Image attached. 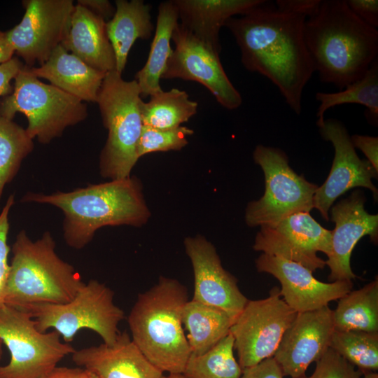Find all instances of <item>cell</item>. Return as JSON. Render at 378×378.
<instances>
[{
	"mask_svg": "<svg viewBox=\"0 0 378 378\" xmlns=\"http://www.w3.org/2000/svg\"><path fill=\"white\" fill-rule=\"evenodd\" d=\"M360 378H378V374L375 372H367L363 373Z\"/></svg>",
	"mask_w": 378,
	"mask_h": 378,
	"instance_id": "ee69618b",
	"label": "cell"
},
{
	"mask_svg": "<svg viewBox=\"0 0 378 378\" xmlns=\"http://www.w3.org/2000/svg\"><path fill=\"white\" fill-rule=\"evenodd\" d=\"M194 131L185 126L172 129H158L143 125L137 146L139 159L150 153L179 150L188 141L187 136Z\"/></svg>",
	"mask_w": 378,
	"mask_h": 378,
	"instance_id": "d6a6232c",
	"label": "cell"
},
{
	"mask_svg": "<svg viewBox=\"0 0 378 378\" xmlns=\"http://www.w3.org/2000/svg\"><path fill=\"white\" fill-rule=\"evenodd\" d=\"M15 52L8 42L6 31L0 30V64L6 63L10 60Z\"/></svg>",
	"mask_w": 378,
	"mask_h": 378,
	"instance_id": "7bdbcfd3",
	"label": "cell"
},
{
	"mask_svg": "<svg viewBox=\"0 0 378 378\" xmlns=\"http://www.w3.org/2000/svg\"><path fill=\"white\" fill-rule=\"evenodd\" d=\"M197 106L184 90H162L151 95L148 102H141L143 125L163 130L178 127L197 113Z\"/></svg>",
	"mask_w": 378,
	"mask_h": 378,
	"instance_id": "83f0119b",
	"label": "cell"
},
{
	"mask_svg": "<svg viewBox=\"0 0 378 378\" xmlns=\"http://www.w3.org/2000/svg\"><path fill=\"white\" fill-rule=\"evenodd\" d=\"M22 5L20 22L6 34L26 66H41L65 38L75 5L72 0H24Z\"/></svg>",
	"mask_w": 378,
	"mask_h": 378,
	"instance_id": "7c38bea8",
	"label": "cell"
},
{
	"mask_svg": "<svg viewBox=\"0 0 378 378\" xmlns=\"http://www.w3.org/2000/svg\"><path fill=\"white\" fill-rule=\"evenodd\" d=\"M34 149L33 139L13 120L0 116V200L5 186Z\"/></svg>",
	"mask_w": 378,
	"mask_h": 378,
	"instance_id": "4dcf8cb0",
	"label": "cell"
},
{
	"mask_svg": "<svg viewBox=\"0 0 378 378\" xmlns=\"http://www.w3.org/2000/svg\"><path fill=\"white\" fill-rule=\"evenodd\" d=\"M351 141L356 148L360 149L367 160L378 172V138L366 135L354 134Z\"/></svg>",
	"mask_w": 378,
	"mask_h": 378,
	"instance_id": "74e56055",
	"label": "cell"
},
{
	"mask_svg": "<svg viewBox=\"0 0 378 378\" xmlns=\"http://www.w3.org/2000/svg\"><path fill=\"white\" fill-rule=\"evenodd\" d=\"M113 296L109 287L90 279L68 302L35 304L24 311L32 316L38 330L52 328L66 343L72 342L80 330L88 329L111 345L120 332L118 324L125 318L123 310L114 304Z\"/></svg>",
	"mask_w": 378,
	"mask_h": 378,
	"instance_id": "ba28073f",
	"label": "cell"
},
{
	"mask_svg": "<svg viewBox=\"0 0 378 378\" xmlns=\"http://www.w3.org/2000/svg\"><path fill=\"white\" fill-rule=\"evenodd\" d=\"M232 321L223 310L192 300L182 312V323L191 354H202L230 333Z\"/></svg>",
	"mask_w": 378,
	"mask_h": 378,
	"instance_id": "484cf974",
	"label": "cell"
},
{
	"mask_svg": "<svg viewBox=\"0 0 378 378\" xmlns=\"http://www.w3.org/2000/svg\"><path fill=\"white\" fill-rule=\"evenodd\" d=\"M113 17L106 22V32L115 58V71L122 74L130 49L138 38L147 39L154 27L151 6L142 0H116Z\"/></svg>",
	"mask_w": 378,
	"mask_h": 378,
	"instance_id": "cb8c5ba5",
	"label": "cell"
},
{
	"mask_svg": "<svg viewBox=\"0 0 378 378\" xmlns=\"http://www.w3.org/2000/svg\"><path fill=\"white\" fill-rule=\"evenodd\" d=\"M172 41L175 48L162 78H181L197 82L207 88L226 109L234 110L241 105V96L228 78L219 53L179 22L173 31Z\"/></svg>",
	"mask_w": 378,
	"mask_h": 378,
	"instance_id": "4fadbf2b",
	"label": "cell"
},
{
	"mask_svg": "<svg viewBox=\"0 0 378 378\" xmlns=\"http://www.w3.org/2000/svg\"><path fill=\"white\" fill-rule=\"evenodd\" d=\"M50 232L36 240L21 230L12 246L4 304L20 310L71 301L85 284L74 267L56 253Z\"/></svg>",
	"mask_w": 378,
	"mask_h": 378,
	"instance_id": "5b68a950",
	"label": "cell"
},
{
	"mask_svg": "<svg viewBox=\"0 0 378 378\" xmlns=\"http://www.w3.org/2000/svg\"><path fill=\"white\" fill-rule=\"evenodd\" d=\"M29 72L48 80L61 90L88 102H96L105 72L88 65L68 52L61 44L48 60L38 66H29Z\"/></svg>",
	"mask_w": 378,
	"mask_h": 378,
	"instance_id": "603a6c76",
	"label": "cell"
},
{
	"mask_svg": "<svg viewBox=\"0 0 378 378\" xmlns=\"http://www.w3.org/2000/svg\"><path fill=\"white\" fill-rule=\"evenodd\" d=\"M279 289L274 287L265 299L248 300L230 327L242 370L273 357L297 314L281 298Z\"/></svg>",
	"mask_w": 378,
	"mask_h": 378,
	"instance_id": "8fae6325",
	"label": "cell"
},
{
	"mask_svg": "<svg viewBox=\"0 0 378 378\" xmlns=\"http://www.w3.org/2000/svg\"><path fill=\"white\" fill-rule=\"evenodd\" d=\"M2 346H3V343H2V342L0 340V361H1V357H2V354H3Z\"/></svg>",
	"mask_w": 378,
	"mask_h": 378,
	"instance_id": "bcb514c9",
	"label": "cell"
},
{
	"mask_svg": "<svg viewBox=\"0 0 378 378\" xmlns=\"http://www.w3.org/2000/svg\"><path fill=\"white\" fill-rule=\"evenodd\" d=\"M334 331L332 310L328 305L297 313L273 356L284 376L299 378L330 348Z\"/></svg>",
	"mask_w": 378,
	"mask_h": 378,
	"instance_id": "e0dca14e",
	"label": "cell"
},
{
	"mask_svg": "<svg viewBox=\"0 0 378 378\" xmlns=\"http://www.w3.org/2000/svg\"><path fill=\"white\" fill-rule=\"evenodd\" d=\"M23 66L24 64L15 57L0 64V97H6L11 93L13 88L10 82L15 79Z\"/></svg>",
	"mask_w": 378,
	"mask_h": 378,
	"instance_id": "f35d334b",
	"label": "cell"
},
{
	"mask_svg": "<svg viewBox=\"0 0 378 378\" xmlns=\"http://www.w3.org/2000/svg\"><path fill=\"white\" fill-rule=\"evenodd\" d=\"M164 378H184L183 374H167Z\"/></svg>",
	"mask_w": 378,
	"mask_h": 378,
	"instance_id": "f6af8a7d",
	"label": "cell"
},
{
	"mask_svg": "<svg viewBox=\"0 0 378 378\" xmlns=\"http://www.w3.org/2000/svg\"><path fill=\"white\" fill-rule=\"evenodd\" d=\"M264 0H173L179 22L195 37L220 54V28L235 15H242Z\"/></svg>",
	"mask_w": 378,
	"mask_h": 378,
	"instance_id": "44dd1931",
	"label": "cell"
},
{
	"mask_svg": "<svg viewBox=\"0 0 378 378\" xmlns=\"http://www.w3.org/2000/svg\"><path fill=\"white\" fill-rule=\"evenodd\" d=\"M253 157L263 171L265 190L260 200L247 205L245 220L248 226L274 225L293 214L313 209L317 186L290 167L284 151L258 145Z\"/></svg>",
	"mask_w": 378,
	"mask_h": 378,
	"instance_id": "30bf717a",
	"label": "cell"
},
{
	"mask_svg": "<svg viewBox=\"0 0 378 378\" xmlns=\"http://www.w3.org/2000/svg\"><path fill=\"white\" fill-rule=\"evenodd\" d=\"M334 330L378 332V280L351 290L338 300L332 310Z\"/></svg>",
	"mask_w": 378,
	"mask_h": 378,
	"instance_id": "4316f807",
	"label": "cell"
},
{
	"mask_svg": "<svg viewBox=\"0 0 378 378\" xmlns=\"http://www.w3.org/2000/svg\"><path fill=\"white\" fill-rule=\"evenodd\" d=\"M257 270L274 276L281 284L280 295L297 313L316 310L339 300L353 288L351 281L324 283L300 263L262 253L255 260Z\"/></svg>",
	"mask_w": 378,
	"mask_h": 378,
	"instance_id": "ac0fdd59",
	"label": "cell"
},
{
	"mask_svg": "<svg viewBox=\"0 0 378 378\" xmlns=\"http://www.w3.org/2000/svg\"><path fill=\"white\" fill-rule=\"evenodd\" d=\"M141 102L135 80H125L115 70L106 74L96 102L108 131L99 161L102 177L113 180L131 176L139 160L137 146L143 127Z\"/></svg>",
	"mask_w": 378,
	"mask_h": 378,
	"instance_id": "8992f818",
	"label": "cell"
},
{
	"mask_svg": "<svg viewBox=\"0 0 378 378\" xmlns=\"http://www.w3.org/2000/svg\"><path fill=\"white\" fill-rule=\"evenodd\" d=\"M178 20V15L173 1L160 4L155 33L147 61L135 75L141 97H150L162 90L160 81L172 53L170 41Z\"/></svg>",
	"mask_w": 378,
	"mask_h": 378,
	"instance_id": "d4e9b609",
	"label": "cell"
},
{
	"mask_svg": "<svg viewBox=\"0 0 378 378\" xmlns=\"http://www.w3.org/2000/svg\"><path fill=\"white\" fill-rule=\"evenodd\" d=\"M283 372L273 357L242 370L241 378H283Z\"/></svg>",
	"mask_w": 378,
	"mask_h": 378,
	"instance_id": "8d00e7d4",
	"label": "cell"
},
{
	"mask_svg": "<svg viewBox=\"0 0 378 378\" xmlns=\"http://www.w3.org/2000/svg\"><path fill=\"white\" fill-rule=\"evenodd\" d=\"M318 127L322 137L330 141L335 150L330 174L323 184L317 188L313 198V208L328 220V211L334 202L353 188H366L377 200V189L372 178L377 177L378 172L367 160L358 156L351 136L340 121L327 119Z\"/></svg>",
	"mask_w": 378,
	"mask_h": 378,
	"instance_id": "9a60e30c",
	"label": "cell"
},
{
	"mask_svg": "<svg viewBox=\"0 0 378 378\" xmlns=\"http://www.w3.org/2000/svg\"><path fill=\"white\" fill-rule=\"evenodd\" d=\"M234 339L230 332L208 351L190 354L184 378H241L242 369L234 355Z\"/></svg>",
	"mask_w": 378,
	"mask_h": 378,
	"instance_id": "f546056e",
	"label": "cell"
},
{
	"mask_svg": "<svg viewBox=\"0 0 378 378\" xmlns=\"http://www.w3.org/2000/svg\"><path fill=\"white\" fill-rule=\"evenodd\" d=\"M76 4L88 8L105 21L113 17L115 10L107 0H78Z\"/></svg>",
	"mask_w": 378,
	"mask_h": 378,
	"instance_id": "60d3db41",
	"label": "cell"
},
{
	"mask_svg": "<svg viewBox=\"0 0 378 378\" xmlns=\"http://www.w3.org/2000/svg\"><path fill=\"white\" fill-rule=\"evenodd\" d=\"M76 365L97 378H164L163 372L143 354L130 335L120 332L113 344L102 343L75 350Z\"/></svg>",
	"mask_w": 378,
	"mask_h": 378,
	"instance_id": "ffe728a7",
	"label": "cell"
},
{
	"mask_svg": "<svg viewBox=\"0 0 378 378\" xmlns=\"http://www.w3.org/2000/svg\"><path fill=\"white\" fill-rule=\"evenodd\" d=\"M316 363L315 370L310 376L299 378H360L363 374L330 348Z\"/></svg>",
	"mask_w": 378,
	"mask_h": 378,
	"instance_id": "836d02e7",
	"label": "cell"
},
{
	"mask_svg": "<svg viewBox=\"0 0 378 378\" xmlns=\"http://www.w3.org/2000/svg\"><path fill=\"white\" fill-rule=\"evenodd\" d=\"M365 202L362 192L356 190L331 207V220L335 227L331 231V248L326 260L331 282L356 279L350 265L353 249L363 236L369 235L374 242L377 240L378 216L365 211Z\"/></svg>",
	"mask_w": 378,
	"mask_h": 378,
	"instance_id": "d6986e66",
	"label": "cell"
},
{
	"mask_svg": "<svg viewBox=\"0 0 378 378\" xmlns=\"http://www.w3.org/2000/svg\"><path fill=\"white\" fill-rule=\"evenodd\" d=\"M41 378H94V375L82 368L55 367Z\"/></svg>",
	"mask_w": 378,
	"mask_h": 378,
	"instance_id": "b9f144b4",
	"label": "cell"
},
{
	"mask_svg": "<svg viewBox=\"0 0 378 378\" xmlns=\"http://www.w3.org/2000/svg\"><path fill=\"white\" fill-rule=\"evenodd\" d=\"M55 330L41 332L27 312L0 306V340L8 349V364L0 365V378H41L75 349Z\"/></svg>",
	"mask_w": 378,
	"mask_h": 378,
	"instance_id": "9c48e42d",
	"label": "cell"
},
{
	"mask_svg": "<svg viewBox=\"0 0 378 378\" xmlns=\"http://www.w3.org/2000/svg\"><path fill=\"white\" fill-rule=\"evenodd\" d=\"M183 244L194 274L192 300L223 310L234 322L248 300L237 279L223 268L215 246L204 237H188Z\"/></svg>",
	"mask_w": 378,
	"mask_h": 378,
	"instance_id": "2e32d148",
	"label": "cell"
},
{
	"mask_svg": "<svg viewBox=\"0 0 378 378\" xmlns=\"http://www.w3.org/2000/svg\"><path fill=\"white\" fill-rule=\"evenodd\" d=\"M15 195H10L0 213V306L4 304V290L8 275L10 264L8 258L10 247L8 245L9 232V212L14 204Z\"/></svg>",
	"mask_w": 378,
	"mask_h": 378,
	"instance_id": "e575fe53",
	"label": "cell"
},
{
	"mask_svg": "<svg viewBox=\"0 0 378 378\" xmlns=\"http://www.w3.org/2000/svg\"><path fill=\"white\" fill-rule=\"evenodd\" d=\"M351 11L368 25L378 27L377 0H346Z\"/></svg>",
	"mask_w": 378,
	"mask_h": 378,
	"instance_id": "d590c367",
	"label": "cell"
},
{
	"mask_svg": "<svg viewBox=\"0 0 378 378\" xmlns=\"http://www.w3.org/2000/svg\"><path fill=\"white\" fill-rule=\"evenodd\" d=\"M321 0H277L275 6L281 10L304 14L307 18L317 10Z\"/></svg>",
	"mask_w": 378,
	"mask_h": 378,
	"instance_id": "ab89813d",
	"label": "cell"
},
{
	"mask_svg": "<svg viewBox=\"0 0 378 378\" xmlns=\"http://www.w3.org/2000/svg\"><path fill=\"white\" fill-rule=\"evenodd\" d=\"M17 113L26 116V131L31 138L47 144L67 127L83 121L88 108L79 99L41 81L24 64L14 79L11 93L0 102V116L13 120Z\"/></svg>",
	"mask_w": 378,
	"mask_h": 378,
	"instance_id": "52a82bcc",
	"label": "cell"
},
{
	"mask_svg": "<svg viewBox=\"0 0 378 378\" xmlns=\"http://www.w3.org/2000/svg\"><path fill=\"white\" fill-rule=\"evenodd\" d=\"M306 18L263 1L225 24L239 46L243 66L267 78L298 115L303 90L314 72L304 41Z\"/></svg>",
	"mask_w": 378,
	"mask_h": 378,
	"instance_id": "6da1fadb",
	"label": "cell"
},
{
	"mask_svg": "<svg viewBox=\"0 0 378 378\" xmlns=\"http://www.w3.org/2000/svg\"><path fill=\"white\" fill-rule=\"evenodd\" d=\"M23 202L50 204L64 214L63 237L74 249H82L105 226L140 227L150 217L139 178L129 176L92 184L69 192H28Z\"/></svg>",
	"mask_w": 378,
	"mask_h": 378,
	"instance_id": "3957f363",
	"label": "cell"
},
{
	"mask_svg": "<svg viewBox=\"0 0 378 378\" xmlns=\"http://www.w3.org/2000/svg\"><path fill=\"white\" fill-rule=\"evenodd\" d=\"M106 22L76 4L61 45L91 67L107 73L115 70V58L108 39Z\"/></svg>",
	"mask_w": 378,
	"mask_h": 378,
	"instance_id": "7402d4cb",
	"label": "cell"
},
{
	"mask_svg": "<svg viewBox=\"0 0 378 378\" xmlns=\"http://www.w3.org/2000/svg\"><path fill=\"white\" fill-rule=\"evenodd\" d=\"M316 99L320 102L316 113L318 126L323 122L324 114L328 109L345 104L365 106L367 108V115L377 122L378 118V59L372 64L365 74L358 80L337 92H317Z\"/></svg>",
	"mask_w": 378,
	"mask_h": 378,
	"instance_id": "f1b7e54d",
	"label": "cell"
},
{
	"mask_svg": "<svg viewBox=\"0 0 378 378\" xmlns=\"http://www.w3.org/2000/svg\"><path fill=\"white\" fill-rule=\"evenodd\" d=\"M305 44L320 81L342 90L377 59L378 31L356 16L346 0H323L306 18Z\"/></svg>",
	"mask_w": 378,
	"mask_h": 378,
	"instance_id": "7a4b0ae2",
	"label": "cell"
},
{
	"mask_svg": "<svg viewBox=\"0 0 378 378\" xmlns=\"http://www.w3.org/2000/svg\"><path fill=\"white\" fill-rule=\"evenodd\" d=\"M330 348L363 373L378 370V332L334 330Z\"/></svg>",
	"mask_w": 378,
	"mask_h": 378,
	"instance_id": "1f68e13d",
	"label": "cell"
},
{
	"mask_svg": "<svg viewBox=\"0 0 378 378\" xmlns=\"http://www.w3.org/2000/svg\"><path fill=\"white\" fill-rule=\"evenodd\" d=\"M188 300L184 285L160 276L157 284L138 295L127 317L132 341L168 374H182L191 354L182 323Z\"/></svg>",
	"mask_w": 378,
	"mask_h": 378,
	"instance_id": "277c9868",
	"label": "cell"
},
{
	"mask_svg": "<svg viewBox=\"0 0 378 378\" xmlns=\"http://www.w3.org/2000/svg\"><path fill=\"white\" fill-rule=\"evenodd\" d=\"M331 231L322 227L309 212H298L274 225H262L257 233L253 249L281 257L306 267L312 272L323 269L331 248Z\"/></svg>",
	"mask_w": 378,
	"mask_h": 378,
	"instance_id": "5bb4252c",
	"label": "cell"
},
{
	"mask_svg": "<svg viewBox=\"0 0 378 378\" xmlns=\"http://www.w3.org/2000/svg\"><path fill=\"white\" fill-rule=\"evenodd\" d=\"M94 378H97V377H96L94 375Z\"/></svg>",
	"mask_w": 378,
	"mask_h": 378,
	"instance_id": "7dc6e473",
	"label": "cell"
}]
</instances>
